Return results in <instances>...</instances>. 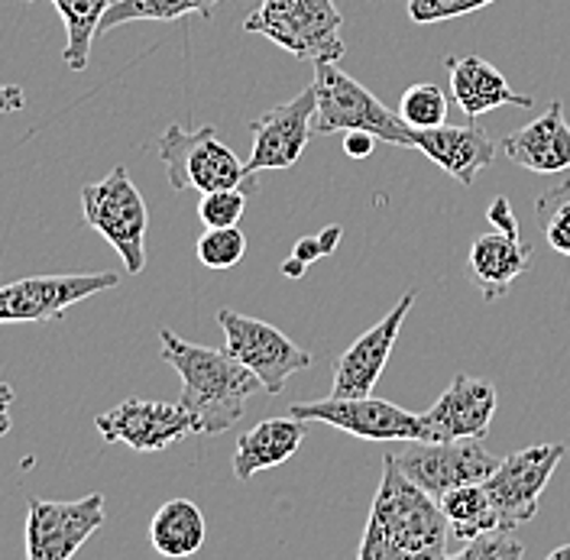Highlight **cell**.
<instances>
[{
	"label": "cell",
	"instance_id": "1",
	"mask_svg": "<svg viewBox=\"0 0 570 560\" xmlns=\"http://www.w3.org/2000/svg\"><path fill=\"white\" fill-rule=\"evenodd\" d=\"M451 528L441 502L383 456V480L373 499L356 560H444Z\"/></svg>",
	"mask_w": 570,
	"mask_h": 560
},
{
	"label": "cell",
	"instance_id": "2",
	"mask_svg": "<svg viewBox=\"0 0 570 560\" xmlns=\"http://www.w3.org/2000/svg\"><path fill=\"white\" fill-rule=\"evenodd\" d=\"M159 344H163V360L181 380L178 405L188 412L195 434L230 431L244 415L249 395L263 389L247 366L227 351L188 344L173 331H159Z\"/></svg>",
	"mask_w": 570,
	"mask_h": 560
},
{
	"label": "cell",
	"instance_id": "3",
	"mask_svg": "<svg viewBox=\"0 0 570 560\" xmlns=\"http://www.w3.org/2000/svg\"><path fill=\"white\" fill-rule=\"evenodd\" d=\"M315 137L366 130L376 140L395 143L405 149H415V130L402 124L399 114H392L370 88H363L347 71L337 69V62H315Z\"/></svg>",
	"mask_w": 570,
	"mask_h": 560
},
{
	"label": "cell",
	"instance_id": "4",
	"mask_svg": "<svg viewBox=\"0 0 570 560\" xmlns=\"http://www.w3.org/2000/svg\"><path fill=\"white\" fill-rule=\"evenodd\" d=\"M341 27L344 17L334 0H263L244 20L247 33L266 36L308 62H337L344 56Z\"/></svg>",
	"mask_w": 570,
	"mask_h": 560
},
{
	"label": "cell",
	"instance_id": "5",
	"mask_svg": "<svg viewBox=\"0 0 570 560\" xmlns=\"http://www.w3.org/2000/svg\"><path fill=\"white\" fill-rule=\"evenodd\" d=\"M159 159L166 166L169 185L176 191L195 188V191H220V188H249L256 191V176L247 173V163H240V156L217 140L214 127L202 130H185L173 124L159 143Z\"/></svg>",
	"mask_w": 570,
	"mask_h": 560
},
{
	"label": "cell",
	"instance_id": "6",
	"mask_svg": "<svg viewBox=\"0 0 570 560\" xmlns=\"http://www.w3.org/2000/svg\"><path fill=\"white\" fill-rule=\"evenodd\" d=\"M81 214L91 230H98L114 246L130 276L146 269V227L149 214L140 188L130 181L127 169L117 166L101 181L81 188Z\"/></svg>",
	"mask_w": 570,
	"mask_h": 560
},
{
	"label": "cell",
	"instance_id": "7",
	"mask_svg": "<svg viewBox=\"0 0 570 560\" xmlns=\"http://www.w3.org/2000/svg\"><path fill=\"white\" fill-rule=\"evenodd\" d=\"M217 324L224 331V351L237 356L249 373L263 383V392L279 395L285 380L312 366V353L302 351L292 337H285L279 327L220 308Z\"/></svg>",
	"mask_w": 570,
	"mask_h": 560
},
{
	"label": "cell",
	"instance_id": "8",
	"mask_svg": "<svg viewBox=\"0 0 570 560\" xmlns=\"http://www.w3.org/2000/svg\"><path fill=\"white\" fill-rule=\"evenodd\" d=\"M288 415L302 421H324L331 428H341L363 441H431L425 415L405 412L386 399L354 395V399H321V402H295L288 405Z\"/></svg>",
	"mask_w": 570,
	"mask_h": 560
},
{
	"label": "cell",
	"instance_id": "9",
	"mask_svg": "<svg viewBox=\"0 0 570 560\" xmlns=\"http://www.w3.org/2000/svg\"><path fill=\"white\" fill-rule=\"evenodd\" d=\"M564 454H568L564 444H534L499 460L497 470L483 480L490 502L497 509L499 528L515 531L532 522L538 515V499Z\"/></svg>",
	"mask_w": 570,
	"mask_h": 560
},
{
	"label": "cell",
	"instance_id": "10",
	"mask_svg": "<svg viewBox=\"0 0 570 560\" xmlns=\"http://www.w3.org/2000/svg\"><path fill=\"white\" fill-rule=\"evenodd\" d=\"M409 480H415L434 499L463 483H483L497 470L499 456L490 454L483 438L461 441H412L402 454H392Z\"/></svg>",
	"mask_w": 570,
	"mask_h": 560
},
{
	"label": "cell",
	"instance_id": "11",
	"mask_svg": "<svg viewBox=\"0 0 570 560\" xmlns=\"http://www.w3.org/2000/svg\"><path fill=\"white\" fill-rule=\"evenodd\" d=\"M27 558L30 560H69L85 541L105 525V495H85L75 502H27Z\"/></svg>",
	"mask_w": 570,
	"mask_h": 560
},
{
	"label": "cell",
	"instance_id": "12",
	"mask_svg": "<svg viewBox=\"0 0 570 560\" xmlns=\"http://www.w3.org/2000/svg\"><path fill=\"white\" fill-rule=\"evenodd\" d=\"M120 282L117 273H75V276H36L0 285V324L13 321H59L71 305L107 292Z\"/></svg>",
	"mask_w": 570,
	"mask_h": 560
},
{
	"label": "cell",
	"instance_id": "13",
	"mask_svg": "<svg viewBox=\"0 0 570 560\" xmlns=\"http://www.w3.org/2000/svg\"><path fill=\"white\" fill-rule=\"evenodd\" d=\"M315 88L302 91L298 98L279 107H269L256 120H249L253 149H249L247 173H266V169H292L308 140L315 137Z\"/></svg>",
	"mask_w": 570,
	"mask_h": 560
},
{
	"label": "cell",
	"instance_id": "14",
	"mask_svg": "<svg viewBox=\"0 0 570 560\" xmlns=\"http://www.w3.org/2000/svg\"><path fill=\"white\" fill-rule=\"evenodd\" d=\"M95 428L101 431L107 444H127L140 454L166 451L181 438L195 434V424L178 402L173 405V402H142V399H127L110 412H101L95 419Z\"/></svg>",
	"mask_w": 570,
	"mask_h": 560
},
{
	"label": "cell",
	"instance_id": "15",
	"mask_svg": "<svg viewBox=\"0 0 570 560\" xmlns=\"http://www.w3.org/2000/svg\"><path fill=\"white\" fill-rule=\"evenodd\" d=\"M419 292L409 288L390 315L383 317L380 324H373L360 341H354L347 351L341 353L337 366H334V383H331V395L337 399H354V395H373V385L380 383L390 353L395 347V337L405 324V315L412 312Z\"/></svg>",
	"mask_w": 570,
	"mask_h": 560
},
{
	"label": "cell",
	"instance_id": "16",
	"mask_svg": "<svg viewBox=\"0 0 570 560\" xmlns=\"http://www.w3.org/2000/svg\"><path fill=\"white\" fill-rule=\"evenodd\" d=\"M497 385L458 373L444 395L425 412L431 441H461V438H487L497 415Z\"/></svg>",
	"mask_w": 570,
	"mask_h": 560
},
{
	"label": "cell",
	"instance_id": "17",
	"mask_svg": "<svg viewBox=\"0 0 570 560\" xmlns=\"http://www.w3.org/2000/svg\"><path fill=\"white\" fill-rule=\"evenodd\" d=\"M415 149H422L431 163H438L458 185H473L483 169L497 163V143L476 124L466 127H428L415 130Z\"/></svg>",
	"mask_w": 570,
	"mask_h": 560
},
{
	"label": "cell",
	"instance_id": "18",
	"mask_svg": "<svg viewBox=\"0 0 570 560\" xmlns=\"http://www.w3.org/2000/svg\"><path fill=\"white\" fill-rule=\"evenodd\" d=\"M502 153L529 169V173H568L570 169V124L564 120V105L554 101L541 117H534L532 124H525L522 130L509 134L499 143Z\"/></svg>",
	"mask_w": 570,
	"mask_h": 560
},
{
	"label": "cell",
	"instance_id": "19",
	"mask_svg": "<svg viewBox=\"0 0 570 560\" xmlns=\"http://www.w3.org/2000/svg\"><path fill=\"white\" fill-rule=\"evenodd\" d=\"M470 282L483 292V298H499L509 292V285L519 279L532 266V249L529 244L512 234H483L470 244Z\"/></svg>",
	"mask_w": 570,
	"mask_h": 560
},
{
	"label": "cell",
	"instance_id": "20",
	"mask_svg": "<svg viewBox=\"0 0 570 560\" xmlns=\"http://www.w3.org/2000/svg\"><path fill=\"white\" fill-rule=\"evenodd\" d=\"M451 69V95L461 105V110L476 120L497 107H532V98L515 95L505 81V75L487 62L483 56H463V59H448Z\"/></svg>",
	"mask_w": 570,
	"mask_h": 560
},
{
	"label": "cell",
	"instance_id": "21",
	"mask_svg": "<svg viewBox=\"0 0 570 560\" xmlns=\"http://www.w3.org/2000/svg\"><path fill=\"white\" fill-rule=\"evenodd\" d=\"M305 444V421L288 415V419H266L259 421L253 431H247L237 441L234 451V477L240 483H249L256 473L273 470L285 463L288 456Z\"/></svg>",
	"mask_w": 570,
	"mask_h": 560
},
{
	"label": "cell",
	"instance_id": "22",
	"mask_svg": "<svg viewBox=\"0 0 570 560\" xmlns=\"http://www.w3.org/2000/svg\"><path fill=\"white\" fill-rule=\"evenodd\" d=\"M205 515L191 499H169L156 509L153 522H149V541L156 548V554L163 558H191L202 551L205 544Z\"/></svg>",
	"mask_w": 570,
	"mask_h": 560
},
{
	"label": "cell",
	"instance_id": "23",
	"mask_svg": "<svg viewBox=\"0 0 570 560\" xmlns=\"http://www.w3.org/2000/svg\"><path fill=\"white\" fill-rule=\"evenodd\" d=\"M441 512L448 519V528H451V538L458 541H473L476 534L490 531L497 525V509L490 502V492L483 483H463V487H454L448 490L441 499Z\"/></svg>",
	"mask_w": 570,
	"mask_h": 560
},
{
	"label": "cell",
	"instance_id": "24",
	"mask_svg": "<svg viewBox=\"0 0 570 560\" xmlns=\"http://www.w3.org/2000/svg\"><path fill=\"white\" fill-rule=\"evenodd\" d=\"M52 3L66 23V39H69L62 49V62L71 71H85L88 59H91V42L101 30V20H105L110 0H52Z\"/></svg>",
	"mask_w": 570,
	"mask_h": 560
},
{
	"label": "cell",
	"instance_id": "25",
	"mask_svg": "<svg viewBox=\"0 0 570 560\" xmlns=\"http://www.w3.org/2000/svg\"><path fill=\"white\" fill-rule=\"evenodd\" d=\"M217 3L220 0H110L98 33H110L124 23H142V20L169 23V20L188 17V13L212 20Z\"/></svg>",
	"mask_w": 570,
	"mask_h": 560
},
{
	"label": "cell",
	"instance_id": "26",
	"mask_svg": "<svg viewBox=\"0 0 570 560\" xmlns=\"http://www.w3.org/2000/svg\"><path fill=\"white\" fill-rule=\"evenodd\" d=\"M534 214H538L541 234L551 244V249H558L561 256H570V181L548 188L538 198Z\"/></svg>",
	"mask_w": 570,
	"mask_h": 560
},
{
	"label": "cell",
	"instance_id": "27",
	"mask_svg": "<svg viewBox=\"0 0 570 560\" xmlns=\"http://www.w3.org/2000/svg\"><path fill=\"white\" fill-rule=\"evenodd\" d=\"M399 117L412 130L441 127L448 120V95L431 81L412 85V88H405V95L399 101Z\"/></svg>",
	"mask_w": 570,
	"mask_h": 560
},
{
	"label": "cell",
	"instance_id": "28",
	"mask_svg": "<svg viewBox=\"0 0 570 560\" xmlns=\"http://www.w3.org/2000/svg\"><path fill=\"white\" fill-rule=\"evenodd\" d=\"M195 256L202 266H208L214 273L234 269L247 256V237L237 224L234 227H208L195 244Z\"/></svg>",
	"mask_w": 570,
	"mask_h": 560
},
{
	"label": "cell",
	"instance_id": "29",
	"mask_svg": "<svg viewBox=\"0 0 570 560\" xmlns=\"http://www.w3.org/2000/svg\"><path fill=\"white\" fill-rule=\"evenodd\" d=\"M253 195L249 188H220V191H205L198 202V217L205 227H234L240 224L247 198Z\"/></svg>",
	"mask_w": 570,
	"mask_h": 560
},
{
	"label": "cell",
	"instance_id": "30",
	"mask_svg": "<svg viewBox=\"0 0 570 560\" xmlns=\"http://www.w3.org/2000/svg\"><path fill=\"white\" fill-rule=\"evenodd\" d=\"M461 560H519L525 558V544L512 538V531L505 528H490L483 534H476L473 541L463 544L458 554Z\"/></svg>",
	"mask_w": 570,
	"mask_h": 560
},
{
	"label": "cell",
	"instance_id": "31",
	"mask_svg": "<svg viewBox=\"0 0 570 560\" xmlns=\"http://www.w3.org/2000/svg\"><path fill=\"white\" fill-rule=\"evenodd\" d=\"M337 240H341V227H327V230L318 234V237H305V240H298V244H295V253H292V259L283 266V273L288 276V279H302V273H305L315 259L334 253Z\"/></svg>",
	"mask_w": 570,
	"mask_h": 560
},
{
	"label": "cell",
	"instance_id": "32",
	"mask_svg": "<svg viewBox=\"0 0 570 560\" xmlns=\"http://www.w3.org/2000/svg\"><path fill=\"white\" fill-rule=\"evenodd\" d=\"M409 3V17L415 23H441V20H454L463 13L483 10L493 0H405Z\"/></svg>",
	"mask_w": 570,
	"mask_h": 560
},
{
	"label": "cell",
	"instance_id": "33",
	"mask_svg": "<svg viewBox=\"0 0 570 560\" xmlns=\"http://www.w3.org/2000/svg\"><path fill=\"white\" fill-rule=\"evenodd\" d=\"M487 217H490V224H497V230L519 237V220H515V214H512L505 198H493V205L487 208Z\"/></svg>",
	"mask_w": 570,
	"mask_h": 560
},
{
	"label": "cell",
	"instance_id": "34",
	"mask_svg": "<svg viewBox=\"0 0 570 560\" xmlns=\"http://www.w3.org/2000/svg\"><path fill=\"white\" fill-rule=\"evenodd\" d=\"M373 146H376V137L366 130H347V137H344V153L351 159H366L373 153Z\"/></svg>",
	"mask_w": 570,
	"mask_h": 560
},
{
	"label": "cell",
	"instance_id": "35",
	"mask_svg": "<svg viewBox=\"0 0 570 560\" xmlns=\"http://www.w3.org/2000/svg\"><path fill=\"white\" fill-rule=\"evenodd\" d=\"M27 98H23V88L17 85H0V114H13V110H23Z\"/></svg>",
	"mask_w": 570,
	"mask_h": 560
},
{
	"label": "cell",
	"instance_id": "36",
	"mask_svg": "<svg viewBox=\"0 0 570 560\" xmlns=\"http://www.w3.org/2000/svg\"><path fill=\"white\" fill-rule=\"evenodd\" d=\"M13 399H17V392L7 383H0V438H7L10 428H13V421H10V405H13Z\"/></svg>",
	"mask_w": 570,
	"mask_h": 560
},
{
	"label": "cell",
	"instance_id": "37",
	"mask_svg": "<svg viewBox=\"0 0 570 560\" xmlns=\"http://www.w3.org/2000/svg\"><path fill=\"white\" fill-rule=\"evenodd\" d=\"M548 560H570V544H564V548H554V551L548 554Z\"/></svg>",
	"mask_w": 570,
	"mask_h": 560
}]
</instances>
